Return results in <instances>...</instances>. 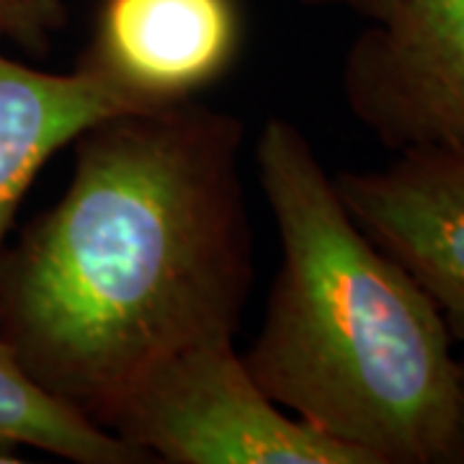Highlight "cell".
Wrapping results in <instances>:
<instances>
[{
    "label": "cell",
    "instance_id": "6da1fadb",
    "mask_svg": "<svg viewBox=\"0 0 464 464\" xmlns=\"http://www.w3.org/2000/svg\"><path fill=\"white\" fill-rule=\"evenodd\" d=\"M243 142L237 116L194 99L106 116L72 142L65 194L0 253V338L99 426L152 366L240 331Z\"/></svg>",
    "mask_w": 464,
    "mask_h": 464
},
{
    "label": "cell",
    "instance_id": "7a4b0ae2",
    "mask_svg": "<svg viewBox=\"0 0 464 464\" xmlns=\"http://www.w3.org/2000/svg\"><path fill=\"white\" fill-rule=\"evenodd\" d=\"M256 170L282 266L243 351L253 380L372 464H441L457 418V353L439 307L356 225L292 119L266 121Z\"/></svg>",
    "mask_w": 464,
    "mask_h": 464
},
{
    "label": "cell",
    "instance_id": "3957f363",
    "mask_svg": "<svg viewBox=\"0 0 464 464\" xmlns=\"http://www.w3.org/2000/svg\"><path fill=\"white\" fill-rule=\"evenodd\" d=\"M148 462L372 464L279 408L253 380L235 338L179 351L145 372L103 418Z\"/></svg>",
    "mask_w": 464,
    "mask_h": 464
},
{
    "label": "cell",
    "instance_id": "277c9868",
    "mask_svg": "<svg viewBox=\"0 0 464 464\" xmlns=\"http://www.w3.org/2000/svg\"><path fill=\"white\" fill-rule=\"evenodd\" d=\"M341 88L390 152L464 150V0H400L351 42Z\"/></svg>",
    "mask_w": 464,
    "mask_h": 464
},
{
    "label": "cell",
    "instance_id": "5b68a950",
    "mask_svg": "<svg viewBox=\"0 0 464 464\" xmlns=\"http://www.w3.org/2000/svg\"><path fill=\"white\" fill-rule=\"evenodd\" d=\"M243 44L237 0H101L78 70L140 109L199 96Z\"/></svg>",
    "mask_w": 464,
    "mask_h": 464
},
{
    "label": "cell",
    "instance_id": "8992f818",
    "mask_svg": "<svg viewBox=\"0 0 464 464\" xmlns=\"http://www.w3.org/2000/svg\"><path fill=\"white\" fill-rule=\"evenodd\" d=\"M333 183L356 225L423 286L464 343V150L398 152Z\"/></svg>",
    "mask_w": 464,
    "mask_h": 464
},
{
    "label": "cell",
    "instance_id": "52a82bcc",
    "mask_svg": "<svg viewBox=\"0 0 464 464\" xmlns=\"http://www.w3.org/2000/svg\"><path fill=\"white\" fill-rule=\"evenodd\" d=\"M124 111L145 109L78 67L47 72L0 54V253L18 204L52 155Z\"/></svg>",
    "mask_w": 464,
    "mask_h": 464
},
{
    "label": "cell",
    "instance_id": "ba28073f",
    "mask_svg": "<svg viewBox=\"0 0 464 464\" xmlns=\"http://www.w3.org/2000/svg\"><path fill=\"white\" fill-rule=\"evenodd\" d=\"M0 441L78 464H142L145 454L52 395L0 338Z\"/></svg>",
    "mask_w": 464,
    "mask_h": 464
},
{
    "label": "cell",
    "instance_id": "9c48e42d",
    "mask_svg": "<svg viewBox=\"0 0 464 464\" xmlns=\"http://www.w3.org/2000/svg\"><path fill=\"white\" fill-rule=\"evenodd\" d=\"M67 18L65 0H0V42H11L32 57H47Z\"/></svg>",
    "mask_w": 464,
    "mask_h": 464
},
{
    "label": "cell",
    "instance_id": "30bf717a",
    "mask_svg": "<svg viewBox=\"0 0 464 464\" xmlns=\"http://www.w3.org/2000/svg\"><path fill=\"white\" fill-rule=\"evenodd\" d=\"M304 5H313V8H341L348 14H356L369 24L374 21H384L395 11L400 0H302Z\"/></svg>",
    "mask_w": 464,
    "mask_h": 464
},
{
    "label": "cell",
    "instance_id": "8fae6325",
    "mask_svg": "<svg viewBox=\"0 0 464 464\" xmlns=\"http://www.w3.org/2000/svg\"><path fill=\"white\" fill-rule=\"evenodd\" d=\"M441 464H464V353L457 356V418Z\"/></svg>",
    "mask_w": 464,
    "mask_h": 464
},
{
    "label": "cell",
    "instance_id": "7c38bea8",
    "mask_svg": "<svg viewBox=\"0 0 464 464\" xmlns=\"http://www.w3.org/2000/svg\"><path fill=\"white\" fill-rule=\"evenodd\" d=\"M24 462V457H18L16 447H11V444H3L0 441V464H18Z\"/></svg>",
    "mask_w": 464,
    "mask_h": 464
}]
</instances>
